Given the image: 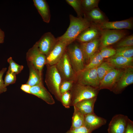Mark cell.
<instances>
[{
    "label": "cell",
    "mask_w": 133,
    "mask_h": 133,
    "mask_svg": "<svg viewBox=\"0 0 133 133\" xmlns=\"http://www.w3.org/2000/svg\"><path fill=\"white\" fill-rule=\"evenodd\" d=\"M129 118L121 114H117L112 118L107 130L108 133H124Z\"/></svg>",
    "instance_id": "cell-12"
},
{
    "label": "cell",
    "mask_w": 133,
    "mask_h": 133,
    "mask_svg": "<svg viewBox=\"0 0 133 133\" xmlns=\"http://www.w3.org/2000/svg\"><path fill=\"white\" fill-rule=\"evenodd\" d=\"M133 83V67L126 68L112 91L116 94L120 93L126 87Z\"/></svg>",
    "instance_id": "cell-14"
},
{
    "label": "cell",
    "mask_w": 133,
    "mask_h": 133,
    "mask_svg": "<svg viewBox=\"0 0 133 133\" xmlns=\"http://www.w3.org/2000/svg\"><path fill=\"white\" fill-rule=\"evenodd\" d=\"M84 61L88 62L90 58L97 51L100 45V38L85 42L80 43Z\"/></svg>",
    "instance_id": "cell-17"
},
{
    "label": "cell",
    "mask_w": 133,
    "mask_h": 133,
    "mask_svg": "<svg viewBox=\"0 0 133 133\" xmlns=\"http://www.w3.org/2000/svg\"><path fill=\"white\" fill-rule=\"evenodd\" d=\"M4 32L0 28V44L4 42Z\"/></svg>",
    "instance_id": "cell-40"
},
{
    "label": "cell",
    "mask_w": 133,
    "mask_h": 133,
    "mask_svg": "<svg viewBox=\"0 0 133 133\" xmlns=\"http://www.w3.org/2000/svg\"><path fill=\"white\" fill-rule=\"evenodd\" d=\"M7 70L6 67H4L0 70V94L5 92L7 89L4 84V81L2 77Z\"/></svg>",
    "instance_id": "cell-36"
},
{
    "label": "cell",
    "mask_w": 133,
    "mask_h": 133,
    "mask_svg": "<svg viewBox=\"0 0 133 133\" xmlns=\"http://www.w3.org/2000/svg\"><path fill=\"white\" fill-rule=\"evenodd\" d=\"M107 61L115 68H124L133 67V57L126 58L122 56H113L108 58Z\"/></svg>",
    "instance_id": "cell-19"
},
{
    "label": "cell",
    "mask_w": 133,
    "mask_h": 133,
    "mask_svg": "<svg viewBox=\"0 0 133 133\" xmlns=\"http://www.w3.org/2000/svg\"><path fill=\"white\" fill-rule=\"evenodd\" d=\"M47 67L45 82L50 93L58 101L61 102L60 86L62 81L55 65H46Z\"/></svg>",
    "instance_id": "cell-3"
},
{
    "label": "cell",
    "mask_w": 133,
    "mask_h": 133,
    "mask_svg": "<svg viewBox=\"0 0 133 133\" xmlns=\"http://www.w3.org/2000/svg\"><path fill=\"white\" fill-rule=\"evenodd\" d=\"M100 30L93 25L83 31L76 40L80 43L90 41L99 38Z\"/></svg>",
    "instance_id": "cell-18"
},
{
    "label": "cell",
    "mask_w": 133,
    "mask_h": 133,
    "mask_svg": "<svg viewBox=\"0 0 133 133\" xmlns=\"http://www.w3.org/2000/svg\"><path fill=\"white\" fill-rule=\"evenodd\" d=\"M70 24L66 32L57 38L58 40L67 44L68 45L76 40L79 35L84 30L92 25L85 18L76 17L70 14Z\"/></svg>",
    "instance_id": "cell-1"
},
{
    "label": "cell",
    "mask_w": 133,
    "mask_h": 133,
    "mask_svg": "<svg viewBox=\"0 0 133 133\" xmlns=\"http://www.w3.org/2000/svg\"><path fill=\"white\" fill-rule=\"evenodd\" d=\"M66 51L76 74L84 70L85 66V61L80 45L75 41L67 46Z\"/></svg>",
    "instance_id": "cell-4"
},
{
    "label": "cell",
    "mask_w": 133,
    "mask_h": 133,
    "mask_svg": "<svg viewBox=\"0 0 133 133\" xmlns=\"http://www.w3.org/2000/svg\"><path fill=\"white\" fill-rule=\"evenodd\" d=\"M74 111L72 124L70 129H73L84 126L85 115L73 106Z\"/></svg>",
    "instance_id": "cell-24"
},
{
    "label": "cell",
    "mask_w": 133,
    "mask_h": 133,
    "mask_svg": "<svg viewBox=\"0 0 133 133\" xmlns=\"http://www.w3.org/2000/svg\"><path fill=\"white\" fill-rule=\"evenodd\" d=\"M26 59L27 63L32 64L42 74L46 64V56L40 51L36 42L27 52Z\"/></svg>",
    "instance_id": "cell-7"
},
{
    "label": "cell",
    "mask_w": 133,
    "mask_h": 133,
    "mask_svg": "<svg viewBox=\"0 0 133 133\" xmlns=\"http://www.w3.org/2000/svg\"><path fill=\"white\" fill-rule=\"evenodd\" d=\"M84 18L92 24L96 25L107 21L102 12L98 7L84 13Z\"/></svg>",
    "instance_id": "cell-21"
},
{
    "label": "cell",
    "mask_w": 133,
    "mask_h": 133,
    "mask_svg": "<svg viewBox=\"0 0 133 133\" xmlns=\"http://www.w3.org/2000/svg\"><path fill=\"white\" fill-rule=\"evenodd\" d=\"M84 126L73 129H69L66 133H91Z\"/></svg>",
    "instance_id": "cell-37"
},
{
    "label": "cell",
    "mask_w": 133,
    "mask_h": 133,
    "mask_svg": "<svg viewBox=\"0 0 133 133\" xmlns=\"http://www.w3.org/2000/svg\"><path fill=\"white\" fill-rule=\"evenodd\" d=\"M99 90L98 88L74 82L69 91L71 96V106L83 100L97 97Z\"/></svg>",
    "instance_id": "cell-2"
},
{
    "label": "cell",
    "mask_w": 133,
    "mask_h": 133,
    "mask_svg": "<svg viewBox=\"0 0 133 133\" xmlns=\"http://www.w3.org/2000/svg\"><path fill=\"white\" fill-rule=\"evenodd\" d=\"M104 59L100 52H96L91 57L88 62L85 65L84 69L97 68L103 62Z\"/></svg>",
    "instance_id": "cell-25"
},
{
    "label": "cell",
    "mask_w": 133,
    "mask_h": 133,
    "mask_svg": "<svg viewBox=\"0 0 133 133\" xmlns=\"http://www.w3.org/2000/svg\"><path fill=\"white\" fill-rule=\"evenodd\" d=\"M97 97L85 99L77 103L74 106L84 115L94 112V107Z\"/></svg>",
    "instance_id": "cell-22"
},
{
    "label": "cell",
    "mask_w": 133,
    "mask_h": 133,
    "mask_svg": "<svg viewBox=\"0 0 133 133\" xmlns=\"http://www.w3.org/2000/svg\"><path fill=\"white\" fill-rule=\"evenodd\" d=\"M100 30H121L123 29H132L133 23L132 18L119 21H107L101 23L93 25Z\"/></svg>",
    "instance_id": "cell-10"
},
{
    "label": "cell",
    "mask_w": 133,
    "mask_h": 133,
    "mask_svg": "<svg viewBox=\"0 0 133 133\" xmlns=\"http://www.w3.org/2000/svg\"><path fill=\"white\" fill-rule=\"evenodd\" d=\"M55 65L62 80L75 82L76 74L72 67L66 50Z\"/></svg>",
    "instance_id": "cell-5"
},
{
    "label": "cell",
    "mask_w": 133,
    "mask_h": 133,
    "mask_svg": "<svg viewBox=\"0 0 133 133\" xmlns=\"http://www.w3.org/2000/svg\"><path fill=\"white\" fill-rule=\"evenodd\" d=\"M58 40L57 38L50 32L44 33L37 41L38 47L40 51L46 56L53 49Z\"/></svg>",
    "instance_id": "cell-11"
},
{
    "label": "cell",
    "mask_w": 133,
    "mask_h": 133,
    "mask_svg": "<svg viewBox=\"0 0 133 133\" xmlns=\"http://www.w3.org/2000/svg\"><path fill=\"white\" fill-rule=\"evenodd\" d=\"M124 70L115 68L111 70L100 81L99 89H107L112 91L121 76Z\"/></svg>",
    "instance_id": "cell-9"
},
{
    "label": "cell",
    "mask_w": 133,
    "mask_h": 133,
    "mask_svg": "<svg viewBox=\"0 0 133 133\" xmlns=\"http://www.w3.org/2000/svg\"><path fill=\"white\" fill-rule=\"evenodd\" d=\"M9 64V67L13 72L16 74L20 73L23 69L24 66L22 65H19L15 62L13 59L11 57H10L7 60Z\"/></svg>",
    "instance_id": "cell-31"
},
{
    "label": "cell",
    "mask_w": 133,
    "mask_h": 133,
    "mask_svg": "<svg viewBox=\"0 0 133 133\" xmlns=\"http://www.w3.org/2000/svg\"><path fill=\"white\" fill-rule=\"evenodd\" d=\"M31 86L26 83L22 84L21 86V89L24 92L30 94Z\"/></svg>",
    "instance_id": "cell-39"
},
{
    "label": "cell",
    "mask_w": 133,
    "mask_h": 133,
    "mask_svg": "<svg viewBox=\"0 0 133 133\" xmlns=\"http://www.w3.org/2000/svg\"><path fill=\"white\" fill-rule=\"evenodd\" d=\"M109 63L107 62H103L96 68L97 73L100 81L109 72L115 68Z\"/></svg>",
    "instance_id": "cell-26"
},
{
    "label": "cell",
    "mask_w": 133,
    "mask_h": 133,
    "mask_svg": "<svg viewBox=\"0 0 133 133\" xmlns=\"http://www.w3.org/2000/svg\"><path fill=\"white\" fill-rule=\"evenodd\" d=\"M66 1L73 8L77 14L78 17H82L84 15V12L81 0H66Z\"/></svg>",
    "instance_id": "cell-29"
},
{
    "label": "cell",
    "mask_w": 133,
    "mask_h": 133,
    "mask_svg": "<svg viewBox=\"0 0 133 133\" xmlns=\"http://www.w3.org/2000/svg\"><path fill=\"white\" fill-rule=\"evenodd\" d=\"M74 82L73 81L62 80L60 86V91L61 95L65 92L70 91Z\"/></svg>",
    "instance_id": "cell-34"
},
{
    "label": "cell",
    "mask_w": 133,
    "mask_h": 133,
    "mask_svg": "<svg viewBox=\"0 0 133 133\" xmlns=\"http://www.w3.org/2000/svg\"><path fill=\"white\" fill-rule=\"evenodd\" d=\"M126 34L125 32L121 30H100V45L102 48L107 47L119 41L124 38Z\"/></svg>",
    "instance_id": "cell-8"
},
{
    "label": "cell",
    "mask_w": 133,
    "mask_h": 133,
    "mask_svg": "<svg viewBox=\"0 0 133 133\" xmlns=\"http://www.w3.org/2000/svg\"><path fill=\"white\" fill-rule=\"evenodd\" d=\"M115 50L116 53L114 56H122L128 58L133 57V46L117 48Z\"/></svg>",
    "instance_id": "cell-27"
},
{
    "label": "cell",
    "mask_w": 133,
    "mask_h": 133,
    "mask_svg": "<svg viewBox=\"0 0 133 133\" xmlns=\"http://www.w3.org/2000/svg\"><path fill=\"white\" fill-rule=\"evenodd\" d=\"M34 4L43 21L49 23L50 20L51 15L49 6L45 0H33Z\"/></svg>",
    "instance_id": "cell-20"
},
{
    "label": "cell",
    "mask_w": 133,
    "mask_h": 133,
    "mask_svg": "<svg viewBox=\"0 0 133 133\" xmlns=\"http://www.w3.org/2000/svg\"><path fill=\"white\" fill-rule=\"evenodd\" d=\"M30 94L36 96L48 104L53 105L55 103L52 95L44 86L43 83L31 87Z\"/></svg>",
    "instance_id": "cell-16"
},
{
    "label": "cell",
    "mask_w": 133,
    "mask_h": 133,
    "mask_svg": "<svg viewBox=\"0 0 133 133\" xmlns=\"http://www.w3.org/2000/svg\"><path fill=\"white\" fill-rule=\"evenodd\" d=\"M133 45V35L128 36L119 41L116 44L117 48L132 46Z\"/></svg>",
    "instance_id": "cell-32"
},
{
    "label": "cell",
    "mask_w": 133,
    "mask_h": 133,
    "mask_svg": "<svg viewBox=\"0 0 133 133\" xmlns=\"http://www.w3.org/2000/svg\"><path fill=\"white\" fill-rule=\"evenodd\" d=\"M124 133H133V122L129 118Z\"/></svg>",
    "instance_id": "cell-38"
},
{
    "label": "cell",
    "mask_w": 133,
    "mask_h": 133,
    "mask_svg": "<svg viewBox=\"0 0 133 133\" xmlns=\"http://www.w3.org/2000/svg\"><path fill=\"white\" fill-rule=\"evenodd\" d=\"M81 1L84 13L94 8H98L100 1L99 0H82Z\"/></svg>",
    "instance_id": "cell-28"
},
{
    "label": "cell",
    "mask_w": 133,
    "mask_h": 133,
    "mask_svg": "<svg viewBox=\"0 0 133 133\" xmlns=\"http://www.w3.org/2000/svg\"><path fill=\"white\" fill-rule=\"evenodd\" d=\"M100 52L104 58H110L115 55L116 50L115 49L107 47L102 48Z\"/></svg>",
    "instance_id": "cell-35"
},
{
    "label": "cell",
    "mask_w": 133,
    "mask_h": 133,
    "mask_svg": "<svg viewBox=\"0 0 133 133\" xmlns=\"http://www.w3.org/2000/svg\"><path fill=\"white\" fill-rule=\"evenodd\" d=\"M16 75L8 67L4 81V84L6 87L9 85L15 83L16 80Z\"/></svg>",
    "instance_id": "cell-30"
},
{
    "label": "cell",
    "mask_w": 133,
    "mask_h": 133,
    "mask_svg": "<svg viewBox=\"0 0 133 133\" xmlns=\"http://www.w3.org/2000/svg\"><path fill=\"white\" fill-rule=\"evenodd\" d=\"M106 123V119L97 116L94 112L85 115L84 126L91 132Z\"/></svg>",
    "instance_id": "cell-15"
},
{
    "label": "cell",
    "mask_w": 133,
    "mask_h": 133,
    "mask_svg": "<svg viewBox=\"0 0 133 133\" xmlns=\"http://www.w3.org/2000/svg\"><path fill=\"white\" fill-rule=\"evenodd\" d=\"M71 96L69 91L61 94V102L66 108H69L71 106Z\"/></svg>",
    "instance_id": "cell-33"
},
{
    "label": "cell",
    "mask_w": 133,
    "mask_h": 133,
    "mask_svg": "<svg viewBox=\"0 0 133 133\" xmlns=\"http://www.w3.org/2000/svg\"><path fill=\"white\" fill-rule=\"evenodd\" d=\"M68 45L66 43L58 40L52 50L46 56L45 65H55L62 57Z\"/></svg>",
    "instance_id": "cell-13"
},
{
    "label": "cell",
    "mask_w": 133,
    "mask_h": 133,
    "mask_svg": "<svg viewBox=\"0 0 133 133\" xmlns=\"http://www.w3.org/2000/svg\"><path fill=\"white\" fill-rule=\"evenodd\" d=\"M29 71L28 79L26 83L31 87L42 83V74L31 64L27 63Z\"/></svg>",
    "instance_id": "cell-23"
},
{
    "label": "cell",
    "mask_w": 133,
    "mask_h": 133,
    "mask_svg": "<svg viewBox=\"0 0 133 133\" xmlns=\"http://www.w3.org/2000/svg\"><path fill=\"white\" fill-rule=\"evenodd\" d=\"M75 82L98 88L100 81L96 68L84 69L76 74Z\"/></svg>",
    "instance_id": "cell-6"
}]
</instances>
